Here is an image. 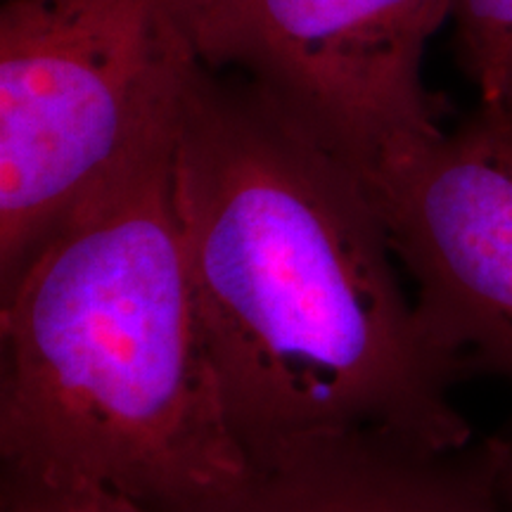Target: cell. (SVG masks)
Instances as JSON below:
<instances>
[{
  "instance_id": "1",
  "label": "cell",
  "mask_w": 512,
  "mask_h": 512,
  "mask_svg": "<svg viewBox=\"0 0 512 512\" xmlns=\"http://www.w3.org/2000/svg\"><path fill=\"white\" fill-rule=\"evenodd\" d=\"M174 195L249 456L335 434L475 439L451 396L467 370L403 292L366 185L280 102L192 62L174 110Z\"/></svg>"
},
{
  "instance_id": "2",
  "label": "cell",
  "mask_w": 512,
  "mask_h": 512,
  "mask_svg": "<svg viewBox=\"0 0 512 512\" xmlns=\"http://www.w3.org/2000/svg\"><path fill=\"white\" fill-rule=\"evenodd\" d=\"M3 470L207 512L249 472L204 335L174 195V117L3 290Z\"/></svg>"
},
{
  "instance_id": "3",
  "label": "cell",
  "mask_w": 512,
  "mask_h": 512,
  "mask_svg": "<svg viewBox=\"0 0 512 512\" xmlns=\"http://www.w3.org/2000/svg\"><path fill=\"white\" fill-rule=\"evenodd\" d=\"M197 60L171 0L0 10V287L174 117Z\"/></svg>"
},
{
  "instance_id": "4",
  "label": "cell",
  "mask_w": 512,
  "mask_h": 512,
  "mask_svg": "<svg viewBox=\"0 0 512 512\" xmlns=\"http://www.w3.org/2000/svg\"><path fill=\"white\" fill-rule=\"evenodd\" d=\"M197 60L240 69L358 178L439 131L422 55L451 0H171Z\"/></svg>"
},
{
  "instance_id": "5",
  "label": "cell",
  "mask_w": 512,
  "mask_h": 512,
  "mask_svg": "<svg viewBox=\"0 0 512 512\" xmlns=\"http://www.w3.org/2000/svg\"><path fill=\"white\" fill-rule=\"evenodd\" d=\"M434 342L512 382V102L399 147L361 178Z\"/></svg>"
},
{
  "instance_id": "6",
  "label": "cell",
  "mask_w": 512,
  "mask_h": 512,
  "mask_svg": "<svg viewBox=\"0 0 512 512\" xmlns=\"http://www.w3.org/2000/svg\"><path fill=\"white\" fill-rule=\"evenodd\" d=\"M508 441L432 448L382 434H335L249 456V472L207 512H510Z\"/></svg>"
},
{
  "instance_id": "7",
  "label": "cell",
  "mask_w": 512,
  "mask_h": 512,
  "mask_svg": "<svg viewBox=\"0 0 512 512\" xmlns=\"http://www.w3.org/2000/svg\"><path fill=\"white\" fill-rule=\"evenodd\" d=\"M458 57L482 102H512V0H451Z\"/></svg>"
},
{
  "instance_id": "8",
  "label": "cell",
  "mask_w": 512,
  "mask_h": 512,
  "mask_svg": "<svg viewBox=\"0 0 512 512\" xmlns=\"http://www.w3.org/2000/svg\"><path fill=\"white\" fill-rule=\"evenodd\" d=\"M0 512H152L119 491L72 477L3 470Z\"/></svg>"
},
{
  "instance_id": "9",
  "label": "cell",
  "mask_w": 512,
  "mask_h": 512,
  "mask_svg": "<svg viewBox=\"0 0 512 512\" xmlns=\"http://www.w3.org/2000/svg\"><path fill=\"white\" fill-rule=\"evenodd\" d=\"M501 486H503L505 503H508V508H510V512H512V441H508V453H505Z\"/></svg>"
}]
</instances>
